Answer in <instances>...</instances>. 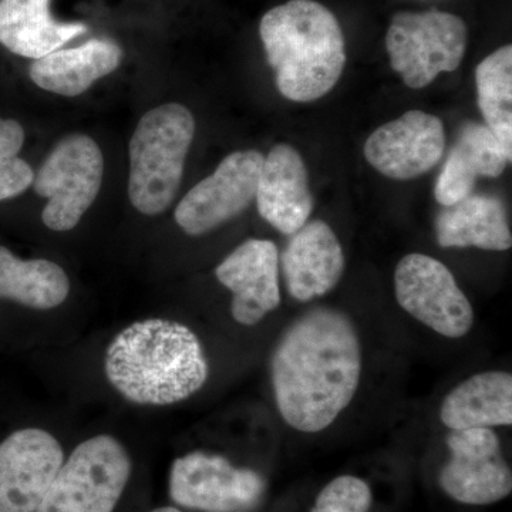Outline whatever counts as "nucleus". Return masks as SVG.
<instances>
[{"label": "nucleus", "instance_id": "23", "mask_svg": "<svg viewBox=\"0 0 512 512\" xmlns=\"http://www.w3.org/2000/svg\"><path fill=\"white\" fill-rule=\"evenodd\" d=\"M478 107L485 126L493 131L512 158V46L505 45L485 57L476 70Z\"/></svg>", "mask_w": 512, "mask_h": 512}, {"label": "nucleus", "instance_id": "9", "mask_svg": "<svg viewBox=\"0 0 512 512\" xmlns=\"http://www.w3.org/2000/svg\"><path fill=\"white\" fill-rule=\"evenodd\" d=\"M265 480L249 468L232 466L217 454L194 451L171 467L170 498L180 507L202 512H241L258 503Z\"/></svg>", "mask_w": 512, "mask_h": 512}, {"label": "nucleus", "instance_id": "2", "mask_svg": "<svg viewBox=\"0 0 512 512\" xmlns=\"http://www.w3.org/2000/svg\"><path fill=\"white\" fill-rule=\"evenodd\" d=\"M104 370L124 399L144 406L183 402L210 375L198 336L168 319L140 320L121 330L107 349Z\"/></svg>", "mask_w": 512, "mask_h": 512}, {"label": "nucleus", "instance_id": "7", "mask_svg": "<svg viewBox=\"0 0 512 512\" xmlns=\"http://www.w3.org/2000/svg\"><path fill=\"white\" fill-rule=\"evenodd\" d=\"M103 173V153L93 138H63L33 178V190L47 198L43 224L56 232L76 227L99 195Z\"/></svg>", "mask_w": 512, "mask_h": 512}, {"label": "nucleus", "instance_id": "18", "mask_svg": "<svg viewBox=\"0 0 512 512\" xmlns=\"http://www.w3.org/2000/svg\"><path fill=\"white\" fill-rule=\"evenodd\" d=\"M123 50L109 39H93L73 49L56 50L30 66L32 82L46 92L76 97L101 77L119 69Z\"/></svg>", "mask_w": 512, "mask_h": 512}, {"label": "nucleus", "instance_id": "13", "mask_svg": "<svg viewBox=\"0 0 512 512\" xmlns=\"http://www.w3.org/2000/svg\"><path fill=\"white\" fill-rule=\"evenodd\" d=\"M444 150L443 121L426 111L410 110L370 134L365 157L384 177L409 181L436 167Z\"/></svg>", "mask_w": 512, "mask_h": 512}, {"label": "nucleus", "instance_id": "22", "mask_svg": "<svg viewBox=\"0 0 512 512\" xmlns=\"http://www.w3.org/2000/svg\"><path fill=\"white\" fill-rule=\"evenodd\" d=\"M70 281L63 268L47 259H20L0 247V299L49 311L66 301Z\"/></svg>", "mask_w": 512, "mask_h": 512}, {"label": "nucleus", "instance_id": "21", "mask_svg": "<svg viewBox=\"0 0 512 512\" xmlns=\"http://www.w3.org/2000/svg\"><path fill=\"white\" fill-rule=\"evenodd\" d=\"M437 244L443 248L507 251L512 235L503 201L493 195L471 194L444 207L436 220Z\"/></svg>", "mask_w": 512, "mask_h": 512}, {"label": "nucleus", "instance_id": "8", "mask_svg": "<svg viewBox=\"0 0 512 512\" xmlns=\"http://www.w3.org/2000/svg\"><path fill=\"white\" fill-rule=\"evenodd\" d=\"M394 292L403 311L444 338L461 339L473 329L474 311L466 293L433 256H404L394 271Z\"/></svg>", "mask_w": 512, "mask_h": 512}, {"label": "nucleus", "instance_id": "26", "mask_svg": "<svg viewBox=\"0 0 512 512\" xmlns=\"http://www.w3.org/2000/svg\"><path fill=\"white\" fill-rule=\"evenodd\" d=\"M151 512H183V511H180V510H178V508H174V507H161V508H157V510H154Z\"/></svg>", "mask_w": 512, "mask_h": 512}, {"label": "nucleus", "instance_id": "4", "mask_svg": "<svg viewBox=\"0 0 512 512\" xmlns=\"http://www.w3.org/2000/svg\"><path fill=\"white\" fill-rule=\"evenodd\" d=\"M194 134V117L183 104H163L138 121L128 148V197L138 212L153 217L173 204Z\"/></svg>", "mask_w": 512, "mask_h": 512}, {"label": "nucleus", "instance_id": "20", "mask_svg": "<svg viewBox=\"0 0 512 512\" xmlns=\"http://www.w3.org/2000/svg\"><path fill=\"white\" fill-rule=\"evenodd\" d=\"M440 420L451 431L511 426V373L491 370L468 377L447 394Z\"/></svg>", "mask_w": 512, "mask_h": 512}, {"label": "nucleus", "instance_id": "16", "mask_svg": "<svg viewBox=\"0 0 512 512\" xmlns=\"http://www.w3.org/2000/svg\"><path fill=\"white\" fill-rule=\"evenodd\" d=\"M281 265L289 295L299 302H311L339 284L346 261L333 229L315 220L291 235Z\"/></svg>", "mask_w": 512, "mask_h": 512}, {"label": "nucleus", "instance_id": "6", "mask_svg": "<svg viewBox=\"0 0 512 512\" xmlns=\"http://www.w3.org/2000/svg\"><path fill=\"white\" fill-rule=\"evenodd\" d=\"M131 476V458L114 437L100 434L63 461L36 512H113Z\"/></svg>", "mask_w": 512, "mask_h": 512}, {"label": "nucleus", "instance_id": "14", "mask_svg": "<svg viewBox=\"0 0 512 512\" xmlns=\"http://www.w3.org/2000/svg\"><path fill=\"white\" fill-rule=\"evenodd\" d=\"M218 281L234 295L232 318L255 326L281 305L279 251L268 239H248L215 269Z\"/></svg>", "mask_w": 512, "mask_h": 512}, {"label": "nucleus", "instance_id": "11", "mask_svg": "<svg viewBox=\"0 0 512 512\" xmlns=\"http://www.w3.org/2000/svg\"><path fill=\"white\" fill-rule=\"evenodd\" d=\"M450 460L440 473L444 493L466 505H490L512 491V473L493 429L457 430L447 437Z\"/></svg>", "mask_w": 512, "mask_h": 512}, {"label": "nucleus", "instance_id": "1", "mask_svg": "<svg viewBox=\"0 0 512 512\" xmlns=\"http://www.w3.org/2000/svg\"><path fill=\"white\" fill-rule=\"evenodd\" d=\"M362 367L359 333L345 312L319 306L298 316L271 357L282 419L302 433L328 429L355 399Z\"/></svg>", "mask_w": 512, "mask_h": 512}, {"label": "nucleus", "instance_id": "3", "mask_svg": "<svg viewBox=\"0 0 512 512\" xmlns=\"http://www.w3.org/2000/svg\"><path fill=\"white\" fill-rule=\"evenodd\" d=\"M259 36L285 99L309 103L338 84L346 66L339 20L315 0H289L265 13Z\"/></svg>", "mask_w": 512, "mask_h": 512}, {"label": "nucleus", "instance_id": "15", "mask_svg": "<svg viewBox=\"0 0 512 512\" xmlns=\"http://www.w3.org/2000/svg\"><path fill=\"white\" fill-rule=\"evenodd\" d=\"M255 200L259 215L281 234L291 237L309 221L313 211L309 173L295 147L276 144L269 151Z\"/></svg>", "mask_w": 512, "mask_h": 512}, {"label": "nucleus", "instance_id": "17", "mask_svg": "<svg viewBox=\"0 0 512 512\" xmlns=\"http://www.w3.org/2000/svg\"><path fill=\"white\" fill-rule=\"evenodd\" d=\"M510 163L511 158L490 128L467 123L437 177L434 197L443 207L457 204L473 194L478 177H500Z\"/></svg>", "mask_w": 512, "mask_h": 512}, {"label": "nucleus", "instance_id": "24", "mask_svg": "<svg viewBox=\"0 0 512 512\" xmlns=\"http://www.w3.org/2000/svg\"><path fill=\"white\" fill-rule=\"evenodd\" d=\"M25 130L18 121L0 119V201L23 194L33 184L32 167L19 158Z\"/></svg>", "mask_w": 512, "mask_h": 512}, {"label": "nucleus", "instance_id": "10", "mask_svg": "<svg viewBox=\"0 0 512 512\" xmlns=\"http://www.w3.org/2000/svg\"><path fill=\"white\" fill-rule=\"evenodd\" d=\"M264 160L256 150L235 151L188 191L175 210V221L185 234H207L247 210L255 200Z\"/></svg>", "mask_w": 512, "mask_h": 512}, {"label": "nucleus", "instance_id": "5", "mask_svg": "<svg viewBox=\"0 0 512 512\" xmlns=\"http://www.w3.org/2000/svg\"><path fill=\"white\" fill-rule=\"evenodd\" d=\"M467 42L466 22L437 9L397 12L386 35L392 69L414 90L429 86L441 73L456 72Z\"/></svg>", "mask_w": 512, "mask_h": 512}, {"label": "nucleus", "instance_id": "25", "mask_svg": "<svg viewBox=\"0 0 512 512\" xmlns=\"http://www.w3.org/2000/svg\"><path fill=\"white\" fill-rule=\"evenodd\" d=\"M372 501V490L365 480L340 476L320 491L311 512H369Z\"/></svg>", "mask_w": 512, "mask_h": 512}, {"label": "nucleus", "instance_id": "19", "mask_svg": "<svg viewBox=\"0 0 512 512\" xmlns=\"http://www.w3.org/2000/svg\"><path fill=\"white\" fill-rule=\"evenodd\" d=\"M50 0H0V45L15 55L40 59L87 32L83 23H63Z\"/></svg>", "mask_w": 512, "mask_h": 512}, {"label": "nucleus", "instance_id": "12", "mask_svg": "<svg viewBox=\"0 0 512 512\" xmlns=\"http://www.w3.org/2000/svg\"><path fill=\"white\" fill-rule=\"evenodd\" d=\"M64 461L59 441L23 429L0 443V512H36Z\"/></svg>", "mask_w": 512, "mask_h": 512}]
</instances>
